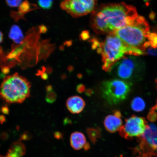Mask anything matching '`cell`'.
Wrapping results in <instances>:
<instances>
[{"mask_svg":"<svg viewBox=\"0 0 157 157\" xmlns=\"http://www.w3.org/2000/svg\"><path fill=\"white\" fill-rule=\"evenodd\" d=\"M138 16L133 6L124 3L109 4L94 11L91 26L98 34H111L131 24Z\"/></svg>","mask_w":157,"mask_h":157,"instance_id":"obj_1","label":"cell"},{"mask_svg":"<svg viewBox=\"0 0 157 157\" xmlns=\"http://www.w3.org/2000/svg\"><path fill=\"white\" fill-rule=\"evenodd\" d=\"M125 46L136 53L137 56L146 55L150 28L146 19L138 16L131 24L114 33Z\"/></svg>","mask_w":157,"mask_h":157,"instance_id":"obj_2","label":"cell"},{"mask_svg":"<svg viewBox=\"0 0 157 157\" xmlns=\"http://www.w3.org/2000/svg\"><path fill=\"white\" fill-rule=\"evenodd\" d=\"M97 51L101 55L103 69L107 72L110 71L113 67L124 57V55L134 56L133 51L125 46L114 33L107 35L105 40L101 43Z\"/></svg>","mask_w":157,"mask_h":157,"instance_id":"obj_3","label":"cell"},{"mask_svg":"<svg viewBox=\"0 0 157 157\" xmlns=\"http://www.w3.org/2000/svg\"><path fill=\"white\" fill-rule=\"evenodd\" d=\"M31 84L18 73L7 76L0 86V96L7 103H21L29 97Z\"/></svg>","mask_w":157,"mask_h":157,"instance_id":"obj_4","label":"cell"},{"mask_svg":"<svg viewBox=\"0 0 157 157\" xmlns=\"http://www.w3.org/2000/svg\"><path fill=\"white\" fill-rule=\"evenodd\" d=\"M145 65L143 61L136 57L124 56L112 68L117 77L127 82L138 81L143 78Z\"/></svg>","mask_w":157,"mask_h":157,"instance_id":"obj_5","label":"cell"},{"mask_svg":"<svg viewBox=\"0 0 157 157\" xmlns=\"http://www.w3.org/2000/svg\"><path fill=\"white\" fill-rule=\"evenodd\" d=\"M132 84L131 82L121 79L107 80L101 84L102 96L109 105H117L126 99Z\"/></svg>","mask_w":157,"mask_h":157,"instance_id":"obj_6","label":"cell"},{"mask_svg":"<svg viewBox=\"0 0 157 157\" xmlns=\"http://www.w3.org/2000/svg\"><path fill=\"white\" fill-rule=\"evenodd\" d=\"M149 127L144 118L133 115L125 120V124L119 131L121 137L127 140L140 137L144 135Z\"/></svg>","mask_w":157,"mask_h":157,"instance_id":"obj_7","label":"cell"},{"mask_svg":"<svg viewBox=\"0 0 157 157\" xmlns=\"http://www.w3.org/2000/svg\"><path fill=\"white\" fill-rule=\"evenodd\" d=\"M96 3L97 0H65L61 7L72 16L79 17L93 11Z\"/></svg>","mask_w":157,"mask_h":157,"instance_id":"obj_8","label":"cell"},{"mask_svg":"<svg viewBox=\"0 0 157 157\" xmlns=\"http://www.w3.org/2000/svg\"><path fill=\"white\" fill-rule=\"evenodd\" d=\"M139 138L140 143L137 151H141L142 155H156L155 152L157 151V128L149 126L144 135Z\"/></svg>","mask_w":157,"mask_h":157,"instance_id":"obj_9","label":"cell"},{"mask_svg":"<svg viewBox=\"0 0 157 157\" xmlns=\"http://www.w3.org/2000/svg\"><path fill=\"white\" fill-rule=\"evenodd\" d=\"M121 117V113L117 110L114 111L113 115H109L105 117L104 124L108 132L113 133L119 131L123 125Z\"/></svg>","mask_w":157,"mask_h":157,"instance_id":"obj_10","label":"cell"},{"mask_svg":"<svg viewBox=\"0 0 157 157\" xmlns=\"http://www.w3.org/2000/svg\"><path fill=\"white\" fill-rule=\"evenodd\" d=\"M85 101L81 97L73 96L68 98L66 102V106L72 113L78 114L81 113L85 107Z\"/></svg>","mask_w":157,"mask_h":157,"instance_id":"obj_11","label":"cell"},{"mask_svg":"<svg viewBox=\"0 0 157 157\" xmlns=\"http://www.w3.org/2000/svg\"><path fill=\"white\" fill-rule=\"evenodd\" d=\"M70 143L72 148L76 150L83 148L87 143L85 135L79 132H75L72 133L70 136Z\"/></svg>","mask_w":157,"mask_h":157,"instance_id":"obj_12","label":"cell"},{"mask_svg":"<svg viewBox=\"0 0 157 157\" xmlns=\"http://www.w3.org/2000/svg\"><path fill=\"white\" fill-rule=\"evenodd\" d=\"M9 35V38L16 44H21L25 39L22 30L17 25L12 26L10 29Z\"/></svg>","mask_w":157,"mask_h":157,"instance_id":"obj_13","label":"cell"},{"mask_svg":"<svg viewBox=\"0 0 157 157\" xmlns=\"http://www.w3.org/2000/svg\"><path fill=\"white\" fill-rule=\"evenodd\" d=\"M88 138L92 143L95 144L101 136V131L99 128H89L86 130Z\"/></svg>","mask_w":157,"mask_h":157,"instance_id":"obj_14","label":"cell"},{"mask_svg":"<svg viewBox=\"0 0 157 157\" xmlns=\"http://www.w3.org/2000/svg\"><path fill=\"white\" fill-rule=\"evenodd\" d=\"M131 107L133 111L140 112L144 109L146 104L142 98L136 97L134 98L131 102Z\"/></svg>","mask_w":157,"mask_h":157,"instance_id":"obj_15","label":"cell"},{"mask_svg":"<svg viewBox=\"0 0 157 157\" xmlns=\"http://www.w3.org/2000/svg\"><path fill=\"white\" fill-rule=\"evenodd\" d=\"M25 155L23 151L19 147L11 146L6 155H0V157H22Z\"/></svg>","mask_w":157,"mask_h":157,"instance_id":"obj_16","label":"cell"},{"mask_svg":"<svg viewBox=\"0 0 157 157\" xmlns=\"http://www.w3.org/2000/svg\"><path fill=\"white\" fill-rule=\"evenodd\" d=\"M47 94L46 100L47 102L52 103L56 101L57 98V95L53 90L52 86L49 85L46 88Z\"/></svg>","mask_w":157,"mask_h":157,"instance_id":"obj_17","label":"cell"},{"mask_svg":"<svg viewBox=\"0 0 157 157\" xmlns=\"http://www.w3.org/2000/svg\"><path fill=\"white\" fill-rule=\"evenodd\" d=\"M148 48L157 49V32H150L148 37Z\"/></svg>","mask_w":157,"mask_h":157,"instance_id":"obj_18","label":"cell"},{"mask_svg":"<svg viewBox=\"0 0 157 157\" xmlns=\"http://www.w3.org/2000/svg\"><path fill=\"white\" fill-rule=\"evenodd\" d=\"M54 0H38L39 5L44 9H49L52 7Z\"/></svg>","mask_w":157,"mask_h":157,"instance_id":"obj_19","label":"cell"},{"mask_svg":"<svg viewBox=\"0 0 157 157\" xmlns=\"http://www.w3.org/2000/svg\"><path fill=\"white\" fill-rule=\"evenodd\" d=\"M30 6H31L28 1H24V2L21 3L20 6L19 11V13L23 14V13L28 12L31 9Z\"/></svg>","mask_w":157,"mask_h":157,"instance_id":"obj_20","label":"cell"},{"mask_svg":"<svg viewBox=\"0 0 157 157\" xmlns=\"http://www.w3.org/2000/svg\"><path fill=\"white\" fill-rule=\"evenodd\" d=\"M8 6L11 7H16L20 6L22 0H5Z\"/></svg>","mask_w":157,"mask_h":157,"instance_id":"obj_21","label":"cell"},{"mask_svg":"<svg viewBox=\"0 0 157 157\" xmlns=\"http://www.w3.org/2000/svg\"><path fill=\"white\" fill-rule=\"evenodd\" d=\"M85 86L82 84H78L76 88V91L80 94L83 93L85 91Z\"/></svg>","mask_w":157,"mask_h":157,"instance_id":"obj_22","label":"cell"},{"mask_svg":"<svg viewBox=\"0 0 157 157\" xmlns=\"http://www.w3.org/2000/svg\"><path fill=\"white\" fill-rule=\"evenodd\" d=\"M94 93L93 90L91 89H88L86 90L85 91V94L88 97H91Z\"/></svg>","mask_w":157,"mask_h":157,"instance_id":"obj_23","label":"cell"},{"mask_svg":"<svg viewBox=\"0 0 157 157\" xmlns=\"http://www.w3.org/2000/svg\"><path fill=\"white\" fill-rule=\"evenodd\" d=\"M90 148V145L88 143H86V144L84 145L83 147L84 150H88Z\"/></svg>","mask_w":157,"mask_h":157,"instance_id":"obj_24","label":"cell"},{"mask_svg":"<svg viewBox=\"0 0 157 157\" xmlns=\"http://www.w3.org/2000/svg\"><path fill=\"white\" fill-rule=\"evenodd\" d=\"M55 136L56 137V138L58 139H60L61 138L62 135L60 133L58 132L55 133Z\"/></svg>","mask_w":157,"mask_h":157,"instance_id":"obj_25","label":"cell"},{"mask_svg":"<svg viewBox=\"0 0 157 157\" xmlns=\"http://www.w3.org/2000/svg\"><path fill=\"white\" fill-rule=\"evenodd\" d=\"M3 38V34L1 31H0V44L2 42Z\"/></svg>","mask_w":157,"mask_h":157,"instance_id":"obj_26","label":"cell"},{"mask_svg":"<svg viewBox=\"0 0 157 157\" xmlns=\"http://www.w3.org/2000/svg\"><path fill=\"white\" fill-rule=\"evenodd\" d=\"M155 110H157V101L156 105L152 108V111H154Z\"/></svg>","mask_w":157,"mask_h":157,"instance_id":"obj_27","label":"cell"},{"mask_svg":"<svg viewBox=\"0 0 157 157\" xmlns=\"http://www.w3.org/2000/svg\"><path fill=\"white\" fill-rule=\"evenodd\" d=\"M138 157H152L151 156L147 155H142V156Z\"/></svg>","mask_w":157,"mask_h":157,"instance_id":"obj_28","label":"cell"},{"mask_svg":"<svg viewBox=\"0 0 157 157\" xmlns=\"http://www.w3.org/2000/svg\"><path fill=\"white\" fill-rule=\"evenodd\" d=\"M3 53L2 48L1 47H0V56H1L2 53Z\"/></svg>","mask_w":157,"mask_h":157,"instance_id":"obj_29","label":"cell"}]
</instances>
